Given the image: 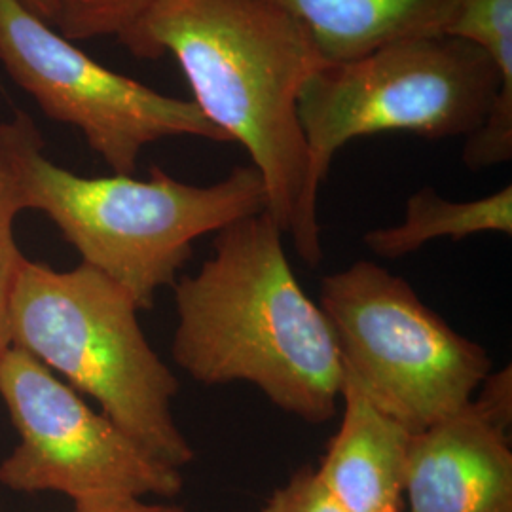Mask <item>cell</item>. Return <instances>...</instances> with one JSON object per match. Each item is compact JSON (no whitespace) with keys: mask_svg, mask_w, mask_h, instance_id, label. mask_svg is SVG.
<instances>
[{"mask_svg":"<svg viewBox=\"0 0 512 512\" xmlns=\"http://www.w3.org/2000/svg\"><path fill=\"white\" fill-rule=\"evenodd\" d=\"M118 40L139 59L175 57L196 107L251 156L266 213L315 268L319 194L298 99L325 59L306 25L277 0H158Z\"/></svg>","mask_w":512,"mask_h":512,"instance_id":"obj_1","label":"cell"},{"mask_svg":"<svg viewBox=\"0 0 512 512\" xmlns=\"http://www.w3.org/2000/svg\"><path fill=\"white\" fill-rule=\"evenodd\" d=\"M173 287L179 323L171 353L194 382L253 384L311 425L336 416L342 353L266 211L219 230L213 255Z\"/></svg>","mask_w":512,"mask_h":512,"instance_id":"obj_2","label":"cell"},{"mask_svg":"<svg viewBox=\"0 0 512 512\" xmlns=\"http://www.w3.org/2000/svg\"><path fill=\"white\" fill-rule=\"evenodd\" d=\"M6 124L25 209L52 220L82 264L124 287L139 310L175 285L196 239L266 211L264 183L251 164L207 186L177 181L158 165L148 179L82 177L42 154L44 141L27 114L16 112Z\"/></svg>","mask_w":512,"mask_h":512,"instance_id":"obj_3","label":"cell"},{"mask_svg":"<svg viewBox=\"0 0 512 512\" xmlns=\"http://www.w3.org/2000/svg\"><path fill=\"white\" fill-rule=\"evenodd\" d=\"M131 294L80 264L69 272L25 258L10 306V346L92 397L147 454L183 469L194 450L173 418L179 380L150 348Z\"/></svg>","mask_w":512,"mask_h":512,"instance_id":"obj_4","label":"cell"},{"mask_svg":"<svg viewBox=\"0 0 512 512\" xmlns=\"http://www.w3.org/2000/svg\"><path fill=\"white\" fill-rule=\"evenodd\" d=\"M499 90L492 59L475 44L442 33L399 38L361 57L325 63L298 99L311 188L321 194L334 156L359 137L408 131L467 139Z\"/></svg>","mask_w":512,"mask_h":512,"instance_id":"obj_5","label":"cell"},{"mask_svg":"<svg viewBox=\"0 0 512 512\" xmlns=\"http://www.w3.org/2000/svg\"><path fill=\"white\" fill-rule=\"evenodd\" d=\"M319 308L370 401L412 433L458 414L492 372L486 349L376 262L323 277Z\"/></svg>","mask_w":512,"mask_h":512,"instance_id":"obj_6","label":"cell"},{"mask_svg":"<svg viewBox=\"0 0 512 512\" xmlns=\"http://www.w3.org/2000/svg\"><path fill=\"white\" fill-rule=\"evenodd\" d=\"M0 399L19 435L0 463L4 488L57 492L74 503L181 494L179 469L152 458L27 351L10 346L2 353Z\"/></svg>","mask_w":512,"mask_h":512,"instance_id":"obj_7","label":"cell"},{"mask_svg":"<svg viewBox=\"0 0 512 512\" xmlns=\"http://www.w3.org/2000/svg\"><path fill=\"white\" fill-rule=\"evenodd\" d=\"M0 63L44 114L80 129L114 175H131L143 150L164 139L228 143L194 101L103 67L23 0H0Z\"/></svg>","mask_w":512,"mask_h":512,"instance_id":"obj_8","label":"cell"},{"mask_svg":"<svg viewBox=\"0 0 512 512\" xmlns=\"http://www.w3.org/2000/svg\"><path fill=\"white\" fill-rule=\"evenodd\" d=\"M512 368L490 372L463 410L414 433L410 512H512Z\"/></svg>","mask_w":512,"mask_h":512,"instance_id":"obj_9","label":"cell"},{"mask_svg":"<svg viewBox=\"0 0 512 512\" xmlns=\"http://www.w3.org/2000/svg\"><path fill=\"white\" fill-rule=\"evenodd\" d=\"M342 423L317 476L348 512H403L412 431L370 401L344 365Z\"/></svg>","mask_w":512,"mask_h":512,"instance_id":"obj_10","label":"cell"},{"mask_svg":"<svg viewBox=\"0 0 512 512\" xmlns=\"http://www.w3.org/2000/svg\"><path fill=\"white\" fill-rule=\"evenodd\" d=\"M300 19L325 63L368 54L399 38L439 35L456 0H277Z\"/></svg>","mask_w":512,"mask_h":512,"instance_id":"obj_11","label":"cell"},{"mask_svg":"<svg viewBox=\"0 0 512 512\" xmlns=\"http://www.w3.org/2000/svg\"><path fill=\"white\" fill-rule=\"evenodd\" d=\"M442 35L478 46L492 59L501 90L480 128L465 139L463 164L471 171L512 158V0H456Z\"/></svg>","mask_w":512,"mask_h":512,"instance_id":"obj_12","label":"cell"},{"mask_svg":"<svg viewBox=\"0 0 512 512\" xmlns=\"http://www.w3.org/2000/svg\"><path fill=\"white\" fill-rule=\"evenodd\" d=\"M476 234H512V186L471 202L442 198L433 186H423L406 202L404 220L376 228L365 236L366 247L382 258H401L433 239L454 241Z\"/></svg>","mask_w":512,"mask_h":512,"instance_id":"obj_13","label":"cell"},{"mask_svg":"<svg viewBox=\"0 0 512 512\" xmlns=\"http://www.w3.org/2000/svg\"><path fill=\"white\" fill-rule=\"evenodd\" d=\"M25 211L18 162L8 124H0V357L10 348V306L19 268L27 256L14 234L19 213Z\"/></svg>","mask_w":512,"mask_h":512,"instance_id":"obj_14","label":"cell"},{"mask_svg":"<svg viewBox=\"0 0 512 512\" xmlns=\"http://www.w3.org/2000/svg\"><path fill=\"white\" fill-rule=\"evenodd\" d=\"M158 0H55V31L73 42L120 37Z\"/></svg>","mask_w":512,"mask_h":512,"instance_id":"obj_15","label":"cell"},{"mask_svg":"<svg viewBox=\"0 0 512 512\" xmlns=\"http://www.w3.org/2000/svg\"><path fill=\"white\" fill-rule=\"evenodd\" d=\"M258 512H348L325 488L317 471L304 467L277 488Z\"/></svg>","mask_w":512,"mask_h":512,"instance_id":"obj_16","label":"cell"},{"mask_svg":"<svg viewBox=\"0 0 512 512\" xmlns=\"http://www.w3.org/2000/svg\"><path fill=\"white\" fill-rule=\"evenodd\" d=\"M74 512H190L175 505L145 503L143 497H114L74 503Z\"/></svg>","mask_w":512,"mask_h":512,"instance_id":"obj_17","label":"cell"},{"mask_svg":"<svg viewBox=\"0 0 512 512\" xmlns=\"http://www.w3.org/2000/svg\"><path fill=\"white\" fill-rule=\"evenodd\" d=\"M23 4L48 25H54L55 0H23Z\"/></svg>","mask_w":512,"mask_h":512,"instance_id":"obj_18","label":"cell"}]
</instances>
